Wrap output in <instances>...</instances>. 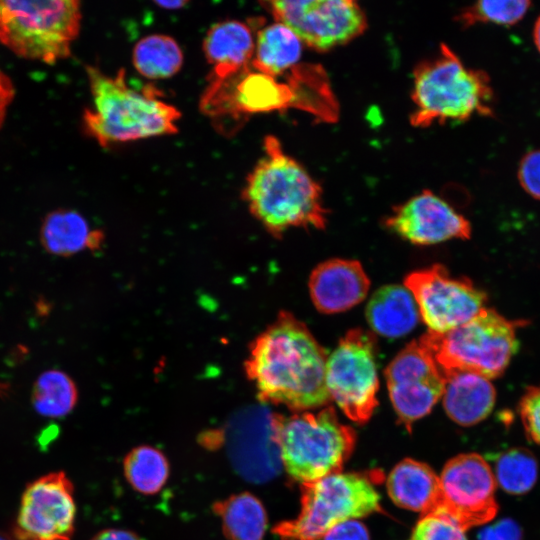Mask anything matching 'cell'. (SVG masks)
<instances>
[{"label":"cell","mask_w":540,"mask_h":540,"mask_svg":"<svg viewBox=\"0 0 540 540\" xmlns=\"http://www.w3.org/2000/svg\"><path fill=\"white\" fill-rule=\"evenodd\" d=\"M78 399L73 380L60 370L40 374L32 388V404L38 414L60 418L69 414Z\"/></svg>","instance_id":"27"},{"label":"cell","mask_w":540,"mask_h":540,"mask_svg":"<svg viewBox=\"0 0 540 540\" xmlns=\"http://www.w3.org/2000/svg\"><path fill=\"white\" fill-rule=\"evenodd\" d=\"M330 398L352 421L365 423L378 401L377 340L361 328L349 330L327 359Z\"/></svg>","instance_id":"9"},{"label":"cell","mask_w":540,"mask_h":540,"mask_svg":"<svg viewBox=\"0 0 540 540\" xmlns=\"http://www.w3.org/2000/svg\"><path fill=\"white\" fill-rule=\"evenodd\" d=\"M443 406L448 417L461 426L483 421L493 410L496 390L491 380L468 371L447 376Z\"/></svg>","instance_id":"21"},{"label":"cell","mask_w":540,"mask_h":540,"mask_svg":"<svg viewBox=\"0 0 540 540\" xmlns=\"http://www.w3.org/2000/svg\"><path fill=\"white\" fill-rule=\"evenodd\" d=\"M73 486L63 472L46 474L25 489L14 528L16 540H70L75 527Z\"/></svg>","instance_id":"15"},{"label":"cell","mask_w":540,"mask_h":540,"mask_svg":"<svg viewBox=\"0 0 540 540\" xmlns=\"http://www.w3.org/2000/svg\"><path fill=\"white\" fill-rule=\"evenodd\" d=\"M522 321L484 308L466 323L444 333L428 331L419 340L433 355L445 378L458 371L489 380L500 377L519 348L517 328Z\"/></svg>","instance_id":"5"},{"label":"cell","mask_w":540,"mask_h":540,"mask_svg":"<svg viewBox=\"0 0 540 540\" xmlns=\"http://www.w3.org/2000/svg\"><path fill=\"white\" fill-rule=\"evenodd\" d=\"M264 151L242 191L250 213L276 238L291 228L324 229L328 211L319 183L276 137H265Z\"/></svg>","instance_id":"2"},{"label":"cell","mask_w":540,"mask_h":540,"mask_svg":"<svg viewBox=\"0 0 540 540\" xmlns=\"http://www.w3.org/2000/svg\"><path fill=\"white\" fill-rule=\"evenodd\" d=\"M255 42L244 22L228 20L214 24L207 32L203 51L212 72L209 81L227 79L251 64Z\"/></svg>","instance_id":"19"},{"label":"cell","mask_w":540,"mask_h":540,"mask_svg":"<svg viewBox=\"0 0 540 540\" xmlns=\"http://www.w3.org/2000/svg\"><path fill=\"white\" fill-rule=\"evenodd\" d=\"M276 22L289 27L307 47L325 52L359 37L367 17L353 0L267 1Z\"/></svg>","instance_id":"10"},{"label":"cell","mask_w":540,"mask_h":540,"mask_svg":"<svg viewBox=\"0 0 540 540\" xmlns=\"http://www.w3.org/2000/svg\"><path fill=\"white\" fill-rule=\"evenodd\" d=\"M77 0H0V42L16 55L53 64L79 34Z\"/></svg>","instance_id":"7"},{"label":"cell","mask_w":540,"mask_h":540,"mask_svg":"<svg viewBox=\"0 0 540 540\" xmlns=\"http://www.w3.org/2000/svg\"><path fill=\"white\" fill-rule=\"evenodd\" d=\"M123 469L128 483L146 495L161 490L169 476V464L165 455L147 445L132 449L124 459Z\"/></svg>","instance_id":"28"},{"label":"cell","mask_w":540,"mask_h":540,"mask_svg":"<svg viewBox=\"0 0 540 540\" xmlns=\"http://www.w3.org/2000/svg\"><path fill=\"white\" fill-rule=\"evenodd\" d=\"M92 540H142L134 532L124 529H106L95 535Z\"/></svg>","instance_id":"37"},{"label":"cell","mask_w":540,"mask_h":540,"mask_svg":"<svg viewBox=\"0 0 540 540\" xmlns=\"http://www.w3.org/2000/svg\"><path fill=\"white\" fill-rule=\"evenodd\" d=\"M533 38H534L535 45H536L538 51L540 52V16L537 19V21L535 23V26H534Z\"/></svg>","instance_id":"39"},{"label":"cell","mask_w":540,"mask_h":540,"mask_svg":"<svg viewBox=\"0 0 540 540\" xmlns=\"http://www.w3.org/2000/svg\"><path fill=\"white\" fill-rule=\"evenodd\" d=\"M385 378L394 410L409 429L432 410L446 384L433 355L419 339L393 358L385 369Z\"/></svg>","instance_id":"12"},{"label":"cell","mask_w":540,"mask_h":540,"mask_svg":"<svg viewBox=\"0 0 540 540\" xmlns=\"http://www.w3.org/2000/svg\"><path fill=\"white\" fill-rule=\"evenodd\" d=\"M308 286L316 309L334 314L362 302L368 293L370 280L360 262L334 258L313 269Z\"/></svg>","instance_id":"18"},{"label":"cell","mask_w":540,"mask_h":540,"mask_svg":"<svg viewBox=\"0 0 540 540\" xmlns=\"http://www.w3.org/2000/svg\"><path fill=\"white\" fill-rule=\"evenodd\" d=\"M86 73L93 106L85 110L83 125L102 147L177 132L180 111L153 85L129 86L124 69L109 76L87 66Z\"/></svg>","instance_id":"3"},{"label":"cell","mask_w":540,"mask_h":540,"mask_svg":"<svg viewBox=\"0 0 540 540\" xmlns=\"http://www.w3.org/2000/svg\"><path fill=\"white\" fill-rule=\"evenodd\" d=\"M429 331L444 333L476 316L486 308L487 295L465 277L454 278L435 264L413 271L404 279Z\"/></svg>","instance_id":"11"},{"label":"cell","mask_w":540,"mask_h":540,"mask_svg":"<svg viewBox=\"0 0 540 540\" xmlns=\"http://www.w3.org/2000/svg\"><path fill=\"white\" fill-rule=\"evenodd\" d=\"M529 7V1H478L463 8L456 21L464 28L476 23L513 25L523 18Z\"/></svg>","instance_id":"30"},{"label":"cell","mask_w":540,"mask_h":540,"mask_svg":"<svg viewBox=\"0 0 540 540\" xmlns=\"http://www.w3.org/2000/svg\"><path fill=\"white\" fill-rule=\"evenodd\" d=\"M492 90L488 75L467 68L446 45L413 71L410 123L426 128L434 123L464 121L474 114L489 115Z\"/></svg>","instance_id":"4"},{"label":"cell","mask_w":540,"mask_h":540,"mask_svg":"<svg viewBox=\"0 0 540 540\" xmlns=\"http://www.w3.org/2000/svg\"><path fill=\"white\" fill-rule=\"evenodd\" d=\"M519 414L529 439L540 445V385L526 389L520 400Z\"/></svg>","instance_id":"32"},{"label":"cell","mask_w":540,"mask_h":540,"mask_svg":"<svg viewBox=\"0 0 540 540\" xmlns=\"http://www.w3.org/2000/svg\"><path fill=\"white\" fill-rule=\"evenodd\" d=\"M381 511L380 495L366 475L338 472L302 484L300 513L273 532L281 540H320L341 522Z\"/></svg>","instance_id":"8"},{"label":"cell","mask_w":540,"mask_h":540,"mask_svg":"<svg viewBox=\"0 0 540 540\" xmlns=\"http://www.w3.org/2000/svg\"><path fill=\"white\" fill-rule=\"evenodd\" d=\"M497 485L512 495H523L535 485L538 464L531 452L513 448L503 452L493 471Z\"/></svg>","instance_id":"29"},{"label":"cell","mask_w":540,"mask_h":540,"mask_svg":"<svg viewBox=\"0 0 540 540\" xmlns=\"http://www.w3.org/2000/svg\"><path fill=\"white\" fill-rule=\"evenodd\" d=\"M479 540H521V530L513 520L502 519L483 529Z\"/></svg>","instance_id":"35"},{"label":"cell","mask_w":540,"mask_h":540,"mask_svg":"<svg viewBox=\"0 0 540 540\" xmlns=\"http://www.w3.org/2000/svg\"><path fill=\"white\" fill-rule=\"evenodd\" d=\"M327 359L307 326L290 312L281 311L249 345L244 370L261 402L300 412L330 401Z\"/></svg>","instance_id":"1"},{"label":"cell","mask_w":540,"mask_h":540,"mask_svg":"<svg viewBox=\"0 0 540 540\" xmlns=\"http://www.w3.org/2000/svg\"><path fill=\"white\" fill-rule=\"evenodd\" d=\"M518 179L521 187L540 200V149L528 152L520 161Z\"/></svg>","instance_id":"33"},{"label":"cell","mask_w":540,"mask_h":540,"mask_svg":"<svg viewBox=\"0 0 540 540\" xmlns=\"http://www.w3.org/2000/svg\"><path fill=\"white\" fill-rule=\"evenodd\" d=\"M224 534L230 540H262L267 514L261 501L249 492L232 495L214 504Z\"/></svg>","instance_id":"25"},{"label":"cell","mask_w":540,"mask_h":540,"mask_svg":"<svg viewBox=\"0 0 540 540\" xmlns=\"http://www.w3.org/2000/svg\"><path fill=\"white\" fill-rule=\"evenodd\" d=\"M303 45L286 25L280 22L269 24L257 32L250 66L255 71L276 78L297 66Z\"/></svg>","instance_id":"24"},{"label":"cell","mask_w":540,"mask_h":540,"mask_svg":"<svg viewBox=\"0 0 540 540\" xmlns=\"http://www.w3.org/2000/svg\"><path fill=\"white\" fill-rule=\"evenodd\" d=\"M188 2L181 0H159L155 1V4L160 8L168 10H176L184 7Z\"/></svg>","instance_id":"38"},{"label":"cell","mask_w":540,"mask_h":540,"mask_svg":"<svg viewBox=\"0 0 540 540\" xmlns=\"http://www.w3.org/2000/svg\"><path fill=\"white\" fill-rule=\"evenodd\" d=\"M43 248L56 256H71L84 250H96L104 242V233L90 227L88 221L74 210L50 212L40 229Z\"/></svg>","instance_id":"22"},{"label":"cell","mask_w":540,"mask_h":540,"mask_svg":"<svg viewBox=\"0 0 540 540\" xmlns=\"http://www.w3.org/2000/svg\"><path fill=\"white\" fill-rule=\"evenodd\" d=\"M276 438L282 466L301 484L341 472L356 436L340 422L333 407L288 417L277 414Z\"/></svg>","instance_id":"6"},{"label":"cell","mask_w":540,"mask_h":540,"mask_svg":"<svg viewBox=\"0 0 540 540\" xmlns=\"http://www.w3.org/2000/svg\"><path fill=\"white\" fill-rule=\"evenodd\" d=\"M276 419L264 404L251 405L237 411L221 430L235 470L249 481L264 482L280 470Z\"/></svg>","instance_id":"14"},{"label":"cell","mask_w":540,"mask_h":540,"mask_svg":"<svg viewBox=\"0 0 540 540\" xmlns=\"http://www.w3.org/2000/svg\"><path fill=\"white\" fill-rule=\"evenodd\" d=\"M439 478L442 491L439 512L451 516L465 530L486 524L496 516L497 483L492 468L482 456L465 453L453 457Z\"/></svg>","instance_id":"13"},{"label":"cell","mask_w":540,"mask_h":540,"mask_svg":"<svg viewBox=\"0 0 540 540\" xmlns=\"http://www.w3.org/2000/svg\"><path fill=\"white\" fill-rule=\"evenodd\" d=\"M384 224L393 233L417 245H431L450 239H468L469 221L430 190L395 206Z\"/></svg>","instance_id":"17"},{"label":"cell","mask_w":540,"mask_h":540,"mask_svg":"<svg viewBox=\"0 0 540 540\" xmlns=\"http://www.w3.org/2000/svg\"><path fill=\"white\" fill-rule=\"evenodd\" d=\"M322 540H370L367 527L355 519L341 522L330 529Z\"/></svg>","instance_id":"34"},{"label":"cell","mask_w":540,"mask_h":540,"mask_svg":"<svg viewBox=\"0 0 540 540\" xmlns=\"http://www.w3.org/2000/svg\"><path fill=\"white\" fill-rule=\"evenodd\" d=\"M294 104L289 83L247 67L227 79L209 81L200 107L212 118L239 122L250 114L284 110Z\"/></svg>","instance_id":"16"},{"label":"cell","mask_w":540,"mask_h":540,"mask_svg":"<svg viewBox=\"0 0 540 540\" xmlns=\"http://www.w3.org/2000/svg\"><path fill=\"white\" fill-rule=\"evenodd\" d=\"M0 540H11L8 536L0 533Z\"/></svg>","instance_id":"40"},{"label":"cell","mask_w":540,"mask_h":540,"mask_svg":"<svg viewBox=\"0 0 540 540\" xmlns=\"http://www.w3.org/2000/svg\"><path fill=\"white\" fill-rule=\"evenodd\" d=\"M366 318L377 334L397 338L411 332L420 315L411 292L393 284L379 288L372 295L366 307Z\"/></svg>","instance_id":"23"},{"label":"cell","mask_w":540,"mask_h":540,"mask_svg":"<svg viewBox=\"0 0 540 540\" xmlns=\"http://www.w3.org/2000/svg\"><path fill=\"white\" fill-rule=\"evenodd\" d=\"M132 61L135 69L145 78L166 79L181 69L183 53L172 37L153 34L137 42Z\"/></svg>","instance_id":"26"},{"label":"cell","mask_w":540,"mask_h":540,"mask_svg":"<svg viewBox=\"0 0 540 540\" xmlns=\"http://www.w3.org/2000/svg\"><path fill=\"white\" fill-rule=\"evenodd\" d=\"M386 487L389 497L399 507L422 515L441 509L440 478L423 462L411 458L400 461L388 475Z\"/></svg>","instance_id":"20"},{"label":"cell","mask_w":540,"mask_h":540,"mask_svg":"<svg viewBox=\"0 0 540 540\" xmlns=\"http://www.w3.org/2000/svg\"><path fill=\"white\" fill-rule=\"evenodd\" d=\"M409 540H467L466 530L443 512L422 515Z\"/></svg>","instance_id":"31"},{"label":"cell","mask_w":540,"mask_h":540,"mask_svg":"<svg viewBox=\"0 0 540 540\" xmlns=\"http://www.w3.org/2000/svg\"><path fill=\"white\" fill-rule=\"evenodd\" d=\"M14 86L10 78L0 70V128L2 127L8 106L14 98Z\"/></svg>","instance_id":"36"}]
</instances>
